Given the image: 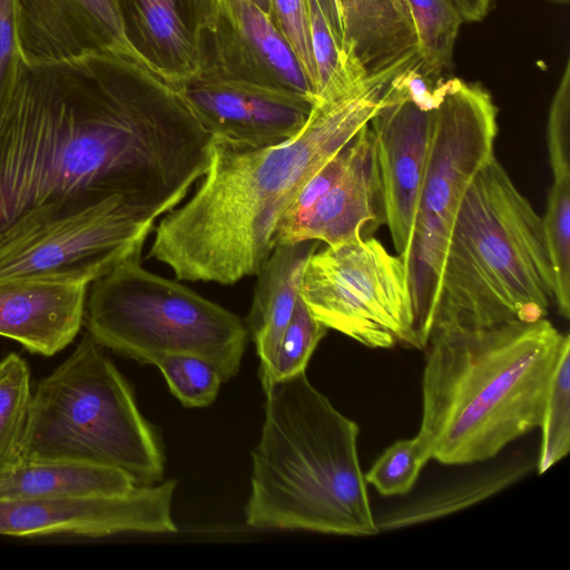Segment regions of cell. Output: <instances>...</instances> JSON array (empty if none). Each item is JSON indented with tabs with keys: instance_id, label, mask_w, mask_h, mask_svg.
Here are the masks:
<instances>
[{
	"instance_id": "obj_24",
	"label": "cell",
	"mask_w": 570,
	"mask_h": 570,
	"mask_svg": "<svg viewBox=\"0 0 570 570\" xmlns=\"http://www.w3.org/2000/svg\"><path fill=\"white\" fill-rule=\"evenodd\" d=\"M30 377L29 365L19 354L0 360V469L20 459L32 397Z\"/></svg>"
},
{
	"instance_id": "obj_30",
	"label": "cell",
	"mask_w": 570,
	"mask_h": 570,
	"mask_svg": "<svg viewBox=\"0 0 570 570\" xmlns=\"http://www.w3.org/2000/svg\"><path fill=\"white\" fill-rule=\"evenodd\" d=\"M272 19L301 65L316 97L317 75L313 59L305 0H271Z\"/></svg>"
},
{
	"instance_id": "obj_27",
	"label": "cell",
	"mask_w": 570,
	"mask_h": 570,
	"mask_svg": "<svg viewBox=\"0 0 570 570\" xmlns=\"http://www.w3.org/2000/svg\"><path fill=\"white\" fill-rule=\"evenodd\" d=\"M430 460L431 450L417 433L386 448L364 474L365 481L382 495H403L411 491Z\"/></svg>"
},
{
	"instance_id": "obj_26",
	"label": "cell",
	"mask_w": 570,
	"mask_h": 570,
	"mask_svg": "<svg viewBox=\"0 0 570 570\" xmlns=\"http://www.w3.org/2000/svg\"><path fill=\"white\" fill-rule=\"evenodd\" d=\"M539 428L541 443L535 466L542 474L570 450V340L557 362Z\"/></svg>"
},
{
	"instance_id": "obj_31",
	"label": "cell",
	"mask_w": 570,
	"mask_h": 570,
	"mask_svg": "<svg viewBox=\"0 0 570 570\" xmlns=\"http://www.w3.org/2000/svg\"><path fill=\"white\" fill-rule=\"evenodd\" d=\"M570 58L568 57L552 97L547 124L549 160L553 177L570 176Z\"/></svg>"
},
{
	"instance_id": "obj_8",
	"label": "cell",
	"mask_w": 570,
	"mask_h": 570,
	"mask_svg": "<svg viewBox=\"0 0 570 570\" xmlns=\"http://www.w3.org/2000/svg\"><path fill=\"white\" fill-rule=\"evenodd\" d=\"M498 107L479 82L450 78L433 110L430 147L405 262L416 331L428 344L452 226L476 173L494 155Z\"/></svg>"
},
{
	"instance_id": "obj_20",
	"label": "cell",
	"mask_w": 570,
	"mask_h": 570,
	"mask_svg": "<svg viewBox=\"0 0 570 570\" xmlns=\"http://www.w3.org/2000/svg\"><path fill=\"white\" fill-rule=\"evenodd\" d=\"M317 247L318 240L276 244L257 275L246 327L259 358L262 385L271 377L283 334L301 295L305 265Z\"/></svg>"
},
{
	"instance_id": "obj_29",
	"label": "cell",
	"mask_w": 570,
	"mask_h": 570,
	"mask_svg": "<svg viewBox=\"0 0 570 570\" xmlns=\"http://www.w3.org/2000/svg\"><path fill=\"white\" fill-rule=\"evenodd\" d=\"M327 330L313 316L299 295L283 334L271 377L262 387L306 372L308 362Z\"/></svg>"
},
{
	"instance_id": "obj_22",
	"label": "cell",
	"mask_w": 570,
	"mask_h": 570,
	"mask_svg": "<svg viewBox=\"0 0 570 570\" xmlns=\"http://www.w3.org/2000/svg\"><path fill=\"white\" fill-rule=\"evenodd\" d=\"M532 463L515 462L453 483L375 518L381 531L420 524L463 510L523 478Z\"/></svg>"
},
{
	"instance_id": "obj_32",
	"label": "cell",
	"mask_w": 570,
	"mask_h": 570,
	"mask_svg": "<svg viewBox=\"0 0 570 570\" xmlns=\"http://www.w3.org/2000/svg\"><path fill=\"white\" fill-rule=\"evenodd\" d=\"M22 62L17 39L16 0H0V98Z\"/></svg>"
},
{
	"instance_id": "obj_37",
	"label": "cell",
	"mask_w": 570,
	"mask_h": 570,
	"mask_svg": "<svg viewBox=\"0 0 570 570\" xmlns=\"http://www.w3.org/2000/svg\"><path fill=\"white\" fill-rule=\"evenodd\" d=\"M334 1H335V3H336V7H337V9H338V12H340V1H341V0H334Z\"/></svg>"
},
{
	"instance_id": "obj_16",
	"label": "cell",
	"mask_w": 570,
	"mask_h": 570,
	"mask_svg": "<svg viewBox=\"0 0 570 570\" xmlns=\"http://www.w3.org/2000/svg\"><path fill=\"white\" fill-rule=\"evenodd\" d=\"M352 159L341 178L295 223L279 228L275 245L318 240L327 246L371 236L385 224L373 134L355 135Z\"/></svg>"
},
{
	"instance_id": "obj_21",
	"label": "cell",
	"mask_w": 570,
	"mask_h": 570,
	"mask_svg": "<svg viewBox=\"0 0 570 570\" xmlns=\"http://www.w3.org/2000/svg\"><path fill=\"white\" fill-rule=\"evenodd\" d=\"M138 482L116 468L61 459H19L0 469V500L120 495Z\"/></svg>"
},
{
	"instance_id": "obj_9",
	"label": "cell",
	"mask_w": 570,
	"mask_h": 570,
	"mask_svg": "<svg viewBox=\"0 0 570 570\" xmlns=\"http://www.w3.org/2000/svg\"><path fill=\"white\" fill-rule=\"evenodd\" d=\"M313 316L371 348H422L404 258L375 237L314 252L301 284Z\"/></svg>"
},
{
	"instance_id": "obj_2",
	"label": "cell",
	"mask_w": 570,
	"mask_h": 570,
	"mask_svg": "<svg viewBox=\"0 0 570 570\" xmlns=\"http://www.w3.org/2000/svg\"><path fill=\"white\" fill-rule=\"evenodd\" d=\"M399 63L336 95L317 97L303 128L268 147H238L212 137L202 183L156 227L148 257L177 279L233 285L258 275L277 226L308 179L387 102Z\"/></svg>"
},
{
	"instance_id": "obj_4",
	"label": "cell",
	"mask_w": 570,
	"mask_h": 570,
	"mask_svg": "<svg viewBox=\"0 0 570 570\" xmlns=\"http://www.w3.org/2000/svg\"><path fill=\"white\" fill-rule=\"evenodd\" d=\"M263 391L264 422L250 454L247 525L352 537L380 533L360 464L357 423L306 372Z\"/></svg>"
},
{
	"instance_id": "obj_19",
	"label": "cell",
	"mask_w": 570,
	"mask_h": 570,
	"mask_svg": "<svg viewBox=\"0 0 570 570\" xmlns=\"http://www.w3.org/2000/svg\"><path fill=\"white\" fill-rule=\"evenodd\" d=\"M341 53L360 79L417 58L407 0H341Z\"/></svg>"
},
{
	"instance_id": "obj_35",
	"label": "cell",
	"mask_w": 570,
	"mask_h": 570,
	"mask_svg": "<svg viewBox=\"0 0 570 570\" xmlns=\"http://www.w3.org/2000/svg\"><path fill=\"white\" fill-rule=\"evenodd\" d=\"M254 3L263 10L267 16L272 18L271 13V0H253ZM273 20V19H272Z\"/></svg>"
},
{
	"instance_id": "obj_33",
	"label": "cell",
	"mask_w": 570,
	"mask_h": 570,
	"mask_svg": "<svg viewBox=\"0 0 570 570\" xmlns=\"http://www.w3.org/2000/svg\"><path fill=\"white\" fill-rule=\"evenodd\" d=\"M463 22L483 20L491 10L494 0H452Z\"/></svg>"
},
{
	"instance_id": "obj_14",
	"label": "cell",
	"mask_w": 570,
	"mask_h": 570,
	"mask_svg": "<svg viewBox=\"0 0 570 570\" xmlns=\"http://www.w3.org/2000/svg\"><path fill=\"white\" fill-rule=\"evenodd\" d=\"M387 88V87H386ZM387 91V89H386ZM433 111L409 100L387 102L370 120L385 224L396 254L410 239L428 158Z\"/></svg>"
},
{
	"instance_id": "obj_1",
	"label": "cell",
	"mask_w": 570,
	"mask_h": 570,
	"mask_svg": "<svg viewBox=\"0 0 570 570\" xmlns=\"http://www.w3.org/2000/svg\"><path fill=\"white\" fill-rule=\"evenodd\" d=\"M210 145L178 87L134 56L22 60L0 98V232L112 195L157 219L206 174Z\"/></svg>"
},
{
	"instance_id": "obj_6",
	"label": "cell",
	"mask_w": 570,
	"mask_h": 570,
	"mask_svg": "<svg viewBox=\"0 0 570 570\" xmlns=\"http://www.w3.org/2000/svg\"><path fill=\"white\" fill-rule=\"evenodd\" d=\"M107 351L87 332L71 355L38 383L20 459L100 464L127 472L138 484L160 482V435Z\"/></svg>"
},
{
	"instance_id": "obj_3",
	"label": "cell",
	"mask_w": 570,
	"mask_h": 570,
	"mask_svg": "<svg viewBox=\"0 0 570 570\" xmlns=\"http://www.w3.org/2000/svg\"><path fill=\"white\" fill-rule=\"evenodd\" d=\"M568 340L547 318L431 333L419 434L432 459L482 462L539 428Z\"/></svg>"
},
{
	"instance_id": "obj_18",
	"label": "cell",
	"mask_w": 570,
	"mask_h": 570,
	"mask_svg": "<svg viewBox=\"0 0 570 570\" xmlns=\"http://www.w3.org/2000/svg\"><path fill=\"white\" fill-rule=\"evenodd\" d=\"M139 60L179 87L200 68L198 36L208 0H117Z\"/></svg>"
},
{
	"instance_id": "obj_15",
	"label": "cell",
	"mask_w": 570,
	"mask_h": 570,
	"mask_svg": "<svg viewBox=\"0 0 570 570\" xmlns=\"http://www.w3.org/2000/svg\"><path fill=\"white\" fill-rule=\"evenodd\" d=\"M22 60H57L130 47L117 0H16Z\"/></svg>"
},
{
	"instance_id": "obj_12",
	"label": "cell",
	"mask_w": 570,
	"mask_h": 570,
	"mask_svg": "<svg viewBox=\"0 0 570 570\" xmlns=\"http://www.w3.org/2000/svg\"><path fill=\"white\" fill-rule=\"evenodd\" d=\"M177 482L138 484L110 497L59 500H0V534L89 538L119 533H175L171 505Z\"/></svg>"
},
{
	"instance_id": "obj_7",
	"label": "cell",
	"mask_w": 570,
	"mask_h": 570,
	"mask_svg": "<svg viewBox=\"0 0 570 570\" xmlns=\"http://www.w3.org/2000/svg\"><path fill=\"white\" fill-rule=\"evenodd\" d=\"M136 247L88 287L83 325L107 350L140 364L167 354L209 362L224 382L247 347L246 324L183 284L145 269Z\"/></svg>"
},
{
	"instance_id": "obj_11",
	"label": "cell",
	"mask_w": 570,
	"mask_h": 570,
	"mask_svg": "<svg viewBox=\"0 0 570 570\" xmlns=\"http://www.w3.org/2000/svg\"><path fill=\"white\" fill-rule=\"evenodd\" d=\"M198 51V76L248 81L315 100L288 43L253 0H208Z\"/></svg>"
},
{
	"instance_id": "obj_28",
	"label": "cell",
	"mask_w": 570,
	"mask_h": 570,
	"mask_svg": "<svg viewBox=\"0 0 570 570\" xmlns=\"http://www.w3.org/2000/svg\"><path fill=\"white\" fill-rule=\"evenodd\" d=\"M166 380L170 392L187 407H204L218 395L223 377L206 360L191 354H167L154 364Z\"/></svg>"
},
{
	"instance_id": "obj_13",
	"label": "cell",
	"mask_w": 570,
	"mask_h": 570,
	"mask_svg": "<svg viewBox=\"0 0 570 570\" xmlns=\"http://www.w3.org/2000/svg\"><path fill=\"white\" fill-rule=\"evenodd\" d=\"M178 89L213 138L246 148L274 146L295 136L314 104L294 91L198 75Z\"/></svg>"
},
{
	"instance_id": "obj_23",
	"label": "cell",
	"mask_w": 570,
	"mask_h": 570,
	"mask_svg": "<svg viewBox=\"0 0 570 570\" xmlns=\"http://www.w3.org/2000/svg\"><path fill=\"white\" fill-rule=\"evenodd\" d=\"M413 17L420 69L442 76L452 67L453 51L463 19L452 0H407Z\"/></svg>"
},
{
	"instance_id": "obj_36",
	"label": "cell",
	"mask_w": 570,
	"mask_h": 570,
	"mask_svg": "<svg viewBox=\"0 0 570 570\" xmlns=\"http://www.w3.org/2000/svg\"><path fill=\"white\" fill-rule=\"evenodd\" d=\"M549 1L554 3V4H561V3L567 2L568 0H549Z\"/></svg>"
},
{
	"instance_id": "obj_25",
	"label": "cell",
	"mask_w": 570,
	"mask_h": 570,
	"mask_svg": "<svg viewBox=\"0 0 570 570\" xmlns=\"http://www.w3.org/2000/svg\"><path fill=\"white\" fill-rule=\"evenodd\" d=\"M547 248L556 279V307L570 315V176L554 177L541 217Z\"/></svg>"
},
{
	"instance_id": "obj_17",
	"label": "cell",
	"mask_w": 570,
	"mask_h": 570,
	"mask_svg": "<svg viewBox=\"0 0 570 570\" xmlns=\"http://www.w3.org/2000/svg\"><path fill=\"white\" fill-rule=\"evenodd\" d=\"M90 283L29 275L0 278V336L26 350L52 356L78 335Z\"/></svg>"
},
{
	"instance_id": "obj_10",
	"label": "cell",
	"mask_w": 570,
	"mask_h": 570,
	"mask_svg": "<svg viewBox=\"0 0 570 570\" xmlns=\"http://www.w3.org/2000/svg\"><path fill=\"white\" fill-rule=\"evenodd\" d=\"M155 222L121 195L28 214L0 232V278L43 275L91 283L144 246Z\"/></svg>"
},
{
	"instance_id": "obj_5",
	"label": "cell",
	"mask_w": 570,
	"mask_h": 570,
	"mask_svg": "<svg viewBox=\"0 0 570 570\" xmlns=\"http://www.w3.org/2000/svg\"><path fill=\"white\" fill-rule=\"evenodd\" d=\"M552 306L556 279L541 217L493 155L452 226L431 333L535 322Z\"/></svg>"
},
{
	"instance_id": "obj_34",
	"label": "cell",
	"mask_w": 570,
	"mask_h": 570,
	"mask_svg": "<svg viewBox=\"0 0 570 570\" xmlns=\"http://www.w3.org/2000/svg\"><path fill=\"white\" fill-rule=\"evenodd\" d=\"M323 14L325 16L330 28L341 48L342 27L340 12L334 0H316Z\"/></svg>"
}]
</instances>
